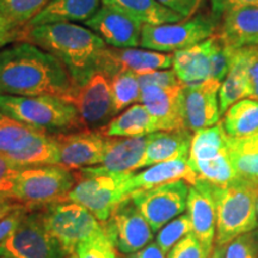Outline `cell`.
<instances>
[{"label": "cell", "instance_id": "1", "mask_svg": "<svg viewBox=\"0 0 258 258\" xmlns=\"http://www.w3.org/2000/svg\"><path fill=\"white\" fill-rule=\"evenodd\" d=\"M76 84L66 66L31 42L0 50V95L54 96L71 102Z\"/></svg>", "mask_w": 258, "mask_h": 258}, {"label": "cell", "instance_id": "2", "mask_svg": "<svg viewBox=\"0 0 258 258\" xmlns=\"http://www.w3.org/2000/svg\"><path fill=\"white\" fill-rule=\"evenodd\" d=\"M29 42L53 54L62 62L76 86L98 73L106 43L91 29L76 23H51L28 28Z\"/></svg>", "mask_w": 258, "mask_h": 258}, {"label": "cell", "instance_id": "3", "mask_svg": "<svg viewBox=\"0 0 258 258\" xmlns=\"http://www.w3.org/2000/svg\"><path fill=\"white\" fill-rule=\"evenodd\" d=\"M0 112L49 134L85 129L76 105L54 96L0 95Z\"/></svg>", "mask_w": 258, "mask_h": 258}, {"label": "cell", "instance_id": "4", "mask_svg": "<svg viewBox=\"0 0 258 258\" xmlns=\"http://www.w3.org/2000/svg\"><path fill=\"white\" fill-rule=\"evenodd\" d=\"M212 190L217 207V246H227L257 227V182L240 177L230 185H212Z\"/></svg>", "mask_w": 258, "mask_h": 258}, {"label": "cell", "instance_id": "5", "mask_svg": "<svg viewBox=\"0 0 258 258\" xmlns=\"http://www.w3.org/2000/svg\"><path fill=\"white\" fill-rule=\"evenodd\" d=\"M228 139L220 122L194 133L188 163L198 178L215 186L230 185L240 178L232 164Z\"/></svg>", "mask_w": 258, "mask_h": 258}, {"label": "cell", "instance_id": "6", "mask_svg": "<svg viewBox=\"0 0 258 258\" xmlns=\"http://www.w3.org/2000/svg\"><path fill=\"white\" fill-rule=\"evenodd\" d=\"M77 183L74 170L62 165L28 167L19 171L10 198L29 208H38L66 200Z\"/></svg>", "mask_w": 258, "mask_h": 258}, {"label": "cell", "instance_id": "7", "mask_svg": "<svg viewBox=\"0 0 258 258\" xmlns=\"http://www.w3.org/2000/svg\"><path fill=\"white\" fill-rule=\"evenodd\" d=\"M77 183L66 196L67 201L79 203L95 215L99 222H105L114 209L133 194L132 175L128 173H98L80 175L74 171Z\"/></svg>", "mask_w": 258, "mask_h": 258}, {"label": "cell", "instance_id": "8", "mask_svg": "<svg viewBox=\"0 0 258 258\" xmlns=\"http://www.w3.org/2000/svg\"><path fill=\"white\" fill-rule=\"evenodd\" d=\"M47 230L69 254L76 253L77 246L104 233V228L95 215L79 203L60 201L38 207Z\"/></svg>", "mask_w": 258, "mask_h": 258}, {"label": "cell", "instance_id": "9", "mask_svg": "<svg viewBox=\"0 0 258 258\" xmlns=\"http://www.w3.org/2000/svg\"><path fill=\"white\" fill-rule=\"evenodd\" d=\"M217 21L213 16L198 15L177 23L144 25L140 46L161 53L188 49L217 34Z\"/></svg>", "mask_w": 258, "mask_h": 258}, {"label": "cell", "instance_id": "10", "mask_svg": "<svg viewBox=\"0 0 258 258\" xmlns=\"http://www.w3.org/2000/svg\"><path fill=\"white\" fill-rule=\"evenodd\" d=\"M0 256L8 258H66L70 254L47 230L38 208H31L14 232L0 244Z\"/></svg>", "mask_w": 258, "mask_h": 258}, {"label": "cell", "instance_id": "11", "mask_svg": "<svg viewBox=\"0 0 258 258\" xmlns=\"http://www.w3.org/2000/svg\"><path fill=\"white\" fill-rule=\"evenodd\" d=\"M189 186L184 180H177L151 189L135 190L131 199L152 231L158 232L167 222L184 213Z\"/></svg>", "mask_w": 258, "mask_h": 258}, {"label": "cell", "instance_id": "12", "mask_svg": "<svg viewBox=\"0 0 258 258\" xmlns=\"http://www.w3.org/2000/svg\"><path fill=\"white\" fill-rule=\"evenodd\" d=\"M105 234L112 241L117 252L132 254L152 243V227L128 198L111 213L110 218L102 222Z\"/></svg>", "mask_w": 258, "mask_h": 258}, {"label": "cell", "instance_id": "13", "mask_svg": "<svg viewBox=\"0 0 258 258\" xmlns=\"http://www.w3.org/2000/svg\"><path fill=\"white\" fill-rule=\"evenodd\" d=\"M71 103L76 105L85 128L91 131H101L116 115L110 78L99 72L76 89Z\"/></svg>", "mask_w": 258, "mask_h": 258}, {"label": "cell", "instance_id": "14", "mask_svg": "<svg viewBox=\"0 0 258 258\" xmlns=\"http://www.w3.org/2000/svg\"><path fill=\"white\" fill-rule=\"evenodd\" d=\"M54 135L59 145V165L70 170L101 165L108 137L103 135L99 131L85 128L71 133Z\"/></svg>", "mask_w": 258, "mask_h": 258}, {"label": "cell", "instance_id": "15", "mask_svg": "<svg viewBox=\"0 0 258 258\" xmlns=\"http://www.w3.org/2000/svg\"><path fill=\"white\" fill-rule=\"evenodd\" d=\"M221 83L209 79L199 85L183 89V112L185 129L195 133L200 129L213 127L220 121L219 90Z\"/></svg>", "mask_w": 258, "mask_h": 258}, {"label": "cell", "instance_id": "16", "mask_svg": "<svg viewBox=\"0 0 258 258\" xmlns=\"http://www.w3.org/2000/svg\"><path fill=\"white\" fill-rule=\"evenodd\" d=\"M84 25L112 48L140 46L144 24L109 5L103 4Z\"/></svg>", "mask_w": 258, "mask_h": 258}, {"label": "cell", "instance_id": "17", "mask_svg": "<svg viewBox=\"0 0 258 258\" xmlns=\"http://www.w3.org/2000/svg\"><path fill=\"white\" fill-rule=\"evenodd\" d=\"M172 62L173 54L137 48L106 47L102 55L98 72L105 74L108 78L123 70L141 76L153 71L169 70L172 67Z\"/></svg>", "mask_w": 258, "mask_h": 258}, {"label": "cell", "instance_id": "18", "mask_svg": "<svg viewBox=\"0 0 258 258\" xmlns=\"http://www.w3.org/2000/svg\"><path fill=\"white\" fill-rule=\"evenodd\" d=\"M184 85L172 88L145 86L141 88L140 102L156 120L158 131L185 129L183 112Z\"/></svg>", "mask_w": 258, "mask_h": 258}, {"label": "cell", "instance_id": "19", "mask_svg": "<svg viewBox=\"0 0 258 258\" xmlns=\"http://www.w3.org/2000/svg\"><path fill=\"white\" fill-rule=\"evenodd\" d=\"M147 137L108 138L104 158L101 165L74 170L80 175H98V173H128L139 170L143 159Z\"/></svg>", "mask_w": 258, "mask_h": 258}, {"label": "cell", "instance_id": "20", "mask_svg": "<svg viewBox=\"0 0 258 258\" xmlns=\"http://www.w3.org/2000/svg\"><path fill=\"white\" fill-rule=\"evenodd\" d=\"M186 209L192 233L209 251H213L217 234V207L211 183L198 178L195 184L189 186Z\"/></svg>", "mask_w": 258, "mask_h": 258}, {"label": "cell", "instance_id": "21", "mask_svg": "<svg viewBox=\"0 0 258 258\" xmlns=\"http://www.w3.org/2000/svg\"><path fill=\"white\" fill-rule=\"evenodd\" d=\"M215 35L188 49L173 53L172 70L177 78L185 86L212 79V54L214 49Z\"/></svg>", "mask_w": 258, "mask_h": 258}, {"label": "cell", "instance_id": "22", "mask_svg": "<svg viewBox=\"0 0 258 258\" xmlns=\"http://www.w3.org/2000/svg\"><path fill=\"white\" fill-rule=\"evenodd\" d=\"M192 135L194 133L188 129L158 131L148 134L146 148L139 169L179 158H188Z\"/></svg>", "mask_w": 258, "mask_h": 258}, {"label": "cell", "instance_id": "23", "mask_svg": "<svg viewBox=\"0 0 258 258\" xmlns=\"http://www.w3.org/2000/svg\"><path fill=\"white\" fill-rule=\"evenodd\" d=\"M102 0H50L25 28L51 23H85L99 10Z\"/></svg>", "mask_w": 258, "mask_h": 258}, {"label": "cell", "instance_id": "24", "mask_svg": "<svg viewBox=\"0 0 258 258\" xmlns=\"http://www.w3.org/2000/svg\"><path fill=\"white\" fill-rule=\"evenodd\" d=\"M184 180L189 185L195 184L198 176L194 172L188 163V158L164 161L148 166L146 170L132 175L133 190L151 189L154 186L166 184V183ZM133 191V192H134Z\"/></svg>", "mask_w": 258, "mask_h": 258}, {"label": "cell", "instance_id": "25", "mask_svg": "<svg viewBox=\"0 0 258 258\" xmlns=\"http://www.w3.org/2000/svg\"><path fill=\"white\" fill-rule=\"evenodd\" d=\"M220 19L218 34L231 47L249 46L258 37V6L233 10Z\"/></svg>", "mask_w": 258, "mask_h": 258}, {"label": "cell", "instance_id": "26", "mask_svg": "<svg viewBox=\"0 0 258 258\" xmlns=\"http://www.w3.org/2000/svg\"><path fill=\"white\" fill-rule=\"evenodd\" d=\"M101 133L108 138L144 137L158 132L156 120L143 104H134L112 118L102 128Z\"/></svg>", "mask_w": 258, "mask_h": 258}, {"label": "cell", "instance_id": "27", "mask_svg": "<svg viewBox=\"0 0 258 258\" xmlns=\"http://www.w3.org/2000/svg\"><path fill=\"white\" fill-rule=\"evenodd\" d=\"M144 25H159L184 21L182 16L161 5L157 0H102Z\"/></svg>", "mask_w": 258, "mask_h": 258}, {"label": "cell", "instance_id": "28", "mask_svg": "<svg viewBox=\"0 0 258 258\" xmlns=\"http://www.w3.org/2000/svg\"><path fill=\"white\" fill-rule=\"evenodd\" d=\"M42 133L46 132L3 115L0 118V156L12 163Z\"/></svg>", "mask_w": 258, "mask_h": 258}, {"label": "cell", "instance_id": "29", "mask_svg": "<svg viewBox=\"0 0 258 258\" xmlns=\"http://www.w3.org/2000/svg\"><path fill=\"white\" fill-rule=\"evenodd\" d=\"M222 120L225 132L232 138H245L258 134V101L244 98L225 112Z\"/></svg>", "mask_w": 258, "mask_h": 258}, {"label": "cell", "instance_id": "30", "mask_svg": "<svg viewBox=\"0 0 258 258\" xmlns=\"http://www.w3.org/2000/svg\"><path fill=\"white\" fill-rule=\"evenodd\" d=\"M228 150L235 172L258 183V134L228 139Z\"/></svg>", "mask_w": 258, "mask_h": 258}, {"label": "cell", "instance_id": "31", "mask_svg": "<svg viewBox=\"0 0 258 258\" xmlns=\"http://www.w3.org/2000/svg\"><path fill=\"white\" fill-rule=\"evenodd\" d=\"M244 98H249L247 92V79L241 57L235 50L234 60L226 78L221 82L219 90V108L220 114L224 115L232 105Z\"/></svg>", "mask_w": 258, "mask_h": 258}, {"label": "cell", "instance_id": "32", "mask_svg": "<svg viewBox=\"0 0 258 258\" xmlns=\"http://www.w3.org/2000/svg\"><path fill=\"white\" fill-rule=\"evenodd\" d=\"M110 85L116 114L132 104L140 102L141 88L137 73L128 70L121 71L111 77Z\"/></svg>", "mask_w": 258, "mask_h": 258}, {"label": "cell", "instance_id": "33", "mask_svg": "<svg viewBox=\"0 0 258 258\" xmlns=\"http://www.w3.org/2000/svg\"><path fill=\"white\" fill-rule=\"evenodd\" d=\"M50 0H0V14L15 28L25 27Z\"/></svg>", "mask_w": 258, "mask_h": 258}, {"label": "cell", "instance_id": "34", "mask_svg": "<svg viewBox=\"0 0 258 258\" xmlns=\"http://www.w3.org/2000/svg\"><path fill=\"white\" fill-rule=\"evenodd\" d=\"M190 232H192V227L188 213L180 214L179 217L167 222L157 232L156 243L163 250V252L167 254L170 250Z\"/></svg>", "mask_w": 258, "mask_h": 258}, {"label": "cell", "instance_id": "35", "mask_svg": "<svg viewBox=\"0 0 258 258\" xmlns=\"http://www.w3.org/2000/svg\"><path fill=\"white\" fill-rule=\"evenodd\" d=\"M78 258H117V250L104 233L82 241L76 249Z\"/></svg>", "mask_w": 258, "mask_h": 258}, {"label": "cell", "instance_id": "36", "mask_svg": "<svg viewBox=\"0 0 258 258\" xmlns=\"http://www.w3.org/2000/svg\"><path fill=\"white\" fill-rule=\"evenodd\" d=\"M238 54L244 62L249 98L258 101V44L238 48Z\"/></svg>", "mask_w": 258, "mask_h": 258}, {"label": "cell", "instance_id": "37", "mask_svg": "<svg viewBox=\"0 0 258 258\" xmlns=\"http://www.w3.org/2000/svg\"><path fill=\"white\" fill-rule=\"evenodd\" d=\"M212 251L203 245L192 232H190L177 243L166 258H208Z\"/></svg>", "mask_w": 258, "mask_h": 258}, {"label": "cell", "instance_id": "38", "mask_svg": "<svg viewBox=\"0 0 258 258\" xmlns=\"http://www.w3.org/2000/svg\"><path fill=\"white\" fill-rule=\"evenodd\" d=\"M225 258H258V232L235 238L226 246Z\"/></svg>", "mask_w": 258, "mask_h": 258}, {"label": "cell", "instance_id": "39", "mask_svg": "<svg viewBox=\"0 0 258 258\" xmlns=\"http://www.w3.org/2000/svg\"><path fill=\"white\" fill-rule=\"evenodd\" d=\"M139 83H140V88H145V86L172 88V86L182 84L177 78L173 70H159L146 74H141V76H139Z\"/></svg>", "mask_w": 258, "mask_h": 258}, {"label": "cell", "instance_id": "40", "mask_svg": "<svg viewBox=\"0 0 258 258\" xmlns=\"http://www.w3.org/2000/svg\"><path fill=\"white\" fill-rule=\"evenodd\" d=\"M22 169L12 165L9 160L0 156V195L10 198L12 186L15 184L16 177Z\"/></svg>", "mask_w": 258, "mask_h": 258}, {"label": "cell", "instance_id": "41", "mask_svg": "<svg viewBox=\"0 0 258 258\" xmlns=\"http://www.w3.org/2000/svg\"><path fill=\"white\" fill-rule=\"evenodd\" d=\"M258 6V0H211L212 16L215 19H220L227 12L237 9Z\"/></svg>", "mask_w": 258, "mask_h": 258}, {"label": "cell", "instance_id": "42", "mask_svg": "<svg viewBox=\"0 0 258 258\" xmlns=\"http://www.w3.org/2000/svg\"><path fill=\"white\" fill-rule=\"evenodd\" d=\"M157 2L180 15L184 19H188L195 16L203 0H157Z\"/></svg>", "mask_w": 258, "mask_h": 258}, {"label": "cell", "instance_id": "43", "mask_svg": "<svg viewBox=\"0 0 258 258\" xmlns=\"http://www.w3.org/2000/svg\"><path fill=\"white\" fill-rule=\"evenodd\" d=\"M28 206H22L18 209H16L12 213H10L8 217H5L0 221V244L4 241L10 234L14 232V230L19 225L24 215L30 211Z\"/></svg>", "mask_w": 258, "mask_h": 258}, {"label": "cell", "instance_id": "44", "mask_svg": "<svg viewBox=\"0 0 258 258\" xmlns=\"http://www.w3.org/2000/svg\"><path fill=\"white\" fill-rule=\"evenodd\" d=\"M17 36H19L18 29L10 24L0 14V48L16 40Z\"/></svg>", "mask_w": 258, "mask_h": 258}, {"label": "cell", "instance_id": "45", "mask_svg": "<svg viewBox=\"0 0 258 258\" xmlns=\"http://www.w3.org/2000/svg\"><path fill=\"white\" fill-rule=\"evenodd\" d=\"M127 258H166V254L163 252V250L158 246V244L150 243L144 249L137 251V252L128 254Z\"/></svg>", "mask_w": 258, "mask_h": 258}, {"label": "cell", "instance_id": "46", "mask_svg": "<svg viewBox=\"0 0 258 258\" xmlns=\"http://www.w3.org/2000/svg\"><path fill=\"white\" fill-rule=\"evenodd\" d=\"M22 206H25L23 203H19L16 200L8 198V196L0 195V221L5 217H8L10 213H12L16 209H18Z\"/></svg>", "mask_w": 258, "mask_h": 258}, {"label": "cell", "instance_id": "47", "mask_svg": "<svg viewBox=\"0 0 258 258\" xmlns=\"http://www.w3.org/2000/svg\"><path fill=\"white\" fill-rule=\"evenodd\" d=\"M225 253H226V246H217L213 249L211 256L208 258H225Z\"/></svg>", "mask_w": 258, "mask_h": 258}, {"label": "cell", "instance_id": "48", "mask_svg": "<svg viewBox=\"0 0 258 258\" xmlns=\"http://www.w3.org/2000/svg\"><path fill=\"white\" fill-rule=\"evenodd\" d=\"M66 258H78V256H77L76 253H72V254H70V256H67Z\"/></svg>", "mask_w": 258, "mask_h": 258}, {"label": "cell", "instance_id": "49", "mask_svg": "<svg viewBox=\"0 0 258 258\" xmlns=\"http://www.w3.org/2000/svg\"><path fill=\"white\" fill-rule=\"evenodd\" d=\"M251 44H258V37L256 38V40H254L253 42H252V43H251Z\"/></svg>", "mask_w": 258, "mask_h": 258}, {"label": "cell", "instance_id": "50", "mask_svg": "<svg viewBox=\"0 0 258 258\" xmlns=\"http://www.w3.org/2000/svg\"><path fill=\"white\" fill-rule=\"evenodd\" d=\"M257 217H258V198H257Z\"/></svg>", "mask_w": 258, "mask_h": 258}, {"label": "cell", "instance_id": "51", "mask_svg": "<svg viewBox=\"0 0 258 258\" xmlns=\"http://www.w3.org/2000/svg\"><path fill=\"white\" fill-rule=\"evenodd\" d=\"M117 258H127V257H124V256H117Z\"/></svg>", "mask_w": 258, "mask_h": 258}, {"label": "cell", "instance_id": "52", "mask_svg": "<svg viewBox=\"0 0 258 258\" xmlns=\"http://www.w3.org/2000/svg\"><path fill=\"white\" fill-rule=\"evenodd\" d=\"M0 258H8V257H4V256H0Z\"/></svg>", "mask_w": 258, "mask_h": 258}, {"label": "cell", "instance_id": "53", "mask_svg": "<svg viewBox=\"0 0 258 258\" xmlns=\"http://www.w3.org/2000/svg\"><path fill=\"white\" fill-rule=\"evenodd\" d=\"M2 116H3V114H2V112H0V118H2Z\"/></svg>", "mask_w": 258, "mask_h": 258}]
</instances>
